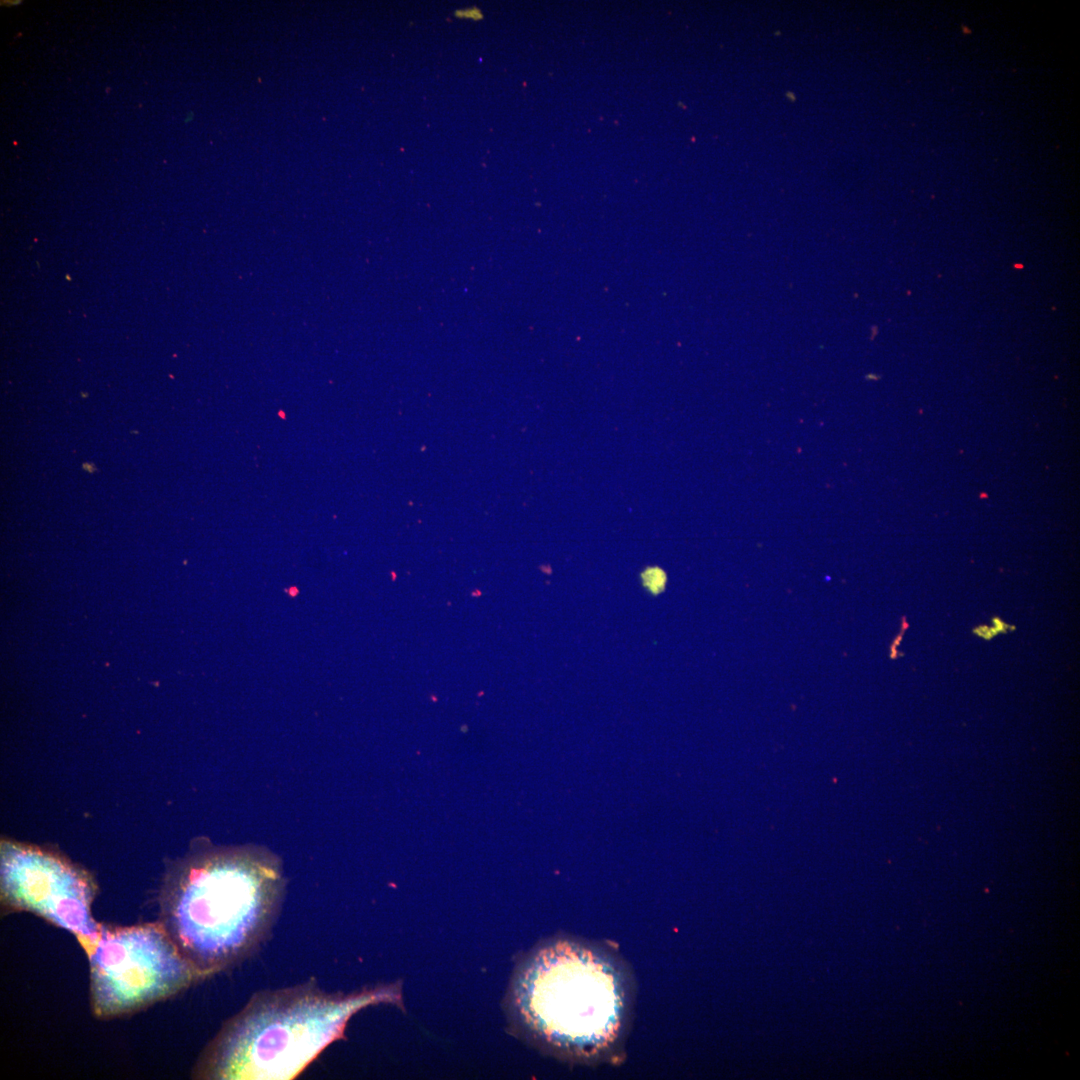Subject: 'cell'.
Segmentation results:
<instances>
[{"instance_id":"cell-1","label":"cell","mask_w":1080,"mask_h":1080,"mask_svg":"<svg viewBox=\"0 0 1080 1080\" xmlns=\"http://www.w3.org/2000/svg\"><path fill=\"white\" fill-rule=\"evenodd\" d=\"M285 889L282 862L267 848L198 843L165 878L159 922L197 979H205L261 948Z\"/></svg>"},{"instance_id":"cell-2","label":"cell","mask_w":1080,"mask_h":1080,"mask_svg":"<svg viewBox=\"0 0 1080 1080\" xmlns=\"http://www.w3.org/2000/svg\"><path fill=\"white\" fill-rule=\"evenodd\" d=\"M382 1003L402 1004L398 983L343 993L327 992L310 979L290 987L260 990L205 1047L193 1077L294 1079L331 1043L344 1037L355 1013Z\"/></svg>"},{"instance_id":"cell-3","label":"cell","mask_w":1080,"mask_h":1080,"mask_svg":"<svg viewBox=\"0 0 1080 1080\" xmlns=\"http://www.w3.org/2000/svg\"><path fill=\"white\" fill-rule=\"evenodd\" d=\"M512 1003L525 1029L553 1050L591 1054L614 1042L624 1020L616 967L591 948L559 941L518 973Z\"/></svg>"},{"instance_id":"cell-4","label":"cell","mask_w":1080,"mask_h":1080,"mask_svg":"<svg viewBox=\"0 0 1080 1080\" xmlns=\"http://www.w3.org/2000/svg\"><path fill=\"white\" fill-rule=\"evenodd\" d=\"M100 1019L126 1016L187 989L197 977L160 922L102 925L86 950Z\"/></svg>"},{"instance_id":"cell-5","label":"cell","mask_w":1080,"mask_h":1080,"mask_svg":"<svg viewBox=\"0 0 1080 1080\" xmlns=\"http://www.w3.org/2000/svg\"><path fill=\"white\" fill-rule=\"evenodd\" d=\"M0 880L5 912H31L74 934L85 951L98 938L93 877L59 852L2 840Z\"/></svg>"},{"instance_id":"cell-6","label":"cell","mask_w":1080,"mask_h":1080,"mask_svg":"<svg viewBox=\"0 0 1080 1080\" xmlns=\"http://www.w3.org/2000/svg\"><path fill=\"white\" fill-rule=\"evenodd\" d=\"M642 581L649 592L657 594L665 587L666 576L662 570L650 568L642 574Z\"/></svg>"},{"instance_id":"cell-7","label":"cell","mask_w":1080,"mask_h":1080,"mask_svg":"<svg viewBox=\"0 0 1080 1080\" xmlns=\"http://www.w3.org/2000/svg\"><path fill=\"white\" fill-rule=\"evenodd\" d=\"M454 15L458 18L471 19L473 21H480L483 19L481 10L476 7L456 10Z\"/></svg>"}]
</instances>
